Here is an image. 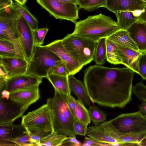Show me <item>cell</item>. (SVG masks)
Listing matches in <instances>:
<instances>
[{
	"label": "cell",
	"instance_id": "681fc988",
	"mask_svg": "<svg viewBox=\"0 0 146 146\" xmlns=\"http://www.w3.org/2000/svg\"><path fill=\"white\" fill-rule=\"evenodd\" d=\"M15 1L23 5H24L27 0H14Z\"/></svg>",
	"mask_w": 146,
	"mask_h": 146
},
{
	"label": "cell",
	"instance_id": "ffe728a7",
	"mask_svg": "<svg viewBox=\"0 0 146 146\" xmlns=\"http://www.w3.org/2000/svg\"><path fill=\"white\" fill-rule=\"evenodd\" d=\"M0 56L26 59L18 40L14 41L0 40Z\"/></svg>",
	"mask_w": 146,
	"mask_h": 146
},
{
	"label": "cell",
	"instance_id": "60d3db41",
	"mask_svg": "<svg viewBox=\"0 0 146 146\" xmlns=\"http://www.w3.org/2000/svg\"><path fill=\"white\" fill-rule=\"evenodd\" d=\"M67 104L68 107L75 118V111L76 100L71 94L68 96Z\"/></svg>",
	"mask_w": 146,
	"mask_h": 146
},
{
	"label": "cell",
	"instance_id": "8fae6325",
	"mask_svg": "<svg viewBox=\"0 0 146 146\" xmlns=\"http://www.w3.org/2000/svg\"><path fill=\"white\" fill-rule=\"evenodd\" d=\"M18 40L27 59L31 58L34 50V42L33 30L21 15L16 21Z\"/></svg>",
	"mask_w": 146,
	"mask_h": 146
},
{
	"label": "cell",
	"instance_id": "8d00e7d4",
	"mask_svg": "<svg viewBox=\"0 0 146 146\" xmlns=\"http://www.w3.org/2000/svg\"><path fill=\"white\" fill-rule=\"evenodd\" d=\"M88 125L82 123L76 118L74 122V127L76 135L85 136L87 133Z\"/></svg>",
	"mask_w": 146,
	"mask_h": 146
},
{
	"label": "cell",
	"instance_id": "484cf974",
	"mask_svg": "<svg viewBox=\"0 0 146 146\" xmlns=\"http://www.w3.org/2000/svg\"><path fill=\"white\" fill-rule=\"evenodd\" d=\"M13 5L18 11L33 30L38 29L37 19L30 13L25 6L16 1L13 2Z\"/></svg>",
	"mask_w": 146,
	"mask_h": 146
},
{
	"label": "cell",
	"instance_id": "1f68e13d",
	"mask_svg": "<svg viewBox=\"0 0 146 146\" xmlns=\"http://www.w3.org/2000/svg\"><path fill=\"white\" fill-rule=\"evenodd\" d=\"M146 135V131H145L121 135L115 146H122L123 144L125 143L138 144L139 141Z\"/></svg>",
	"mask_w": 146,
	"mask_h": 146
},
{
	"label": "cell",
	"instance_id": "f907efd6",
	"mask_svg": "<svg viewBox=\"0 0 146 146\" xmlns=\"http://www.w3.org/2000/svg\"><path fill=\"white\" fill-rule=\"evenodd\" d=\"M141 0L144 2H145L146 1V0Z\"/></svg>",
	"mask_w": 146,
	"mask_h": 146
},
{
	"label": "cell",
	"instance_id": "f1b7e54d",
	"mask_svg": "<svg viewBox=\"0 0 146 146\" xmlns=\"http://www.w3.org/2000/svg\"><path fill=\"white\" fill-rule=\"evenodd\" d=\"M76 118L80 122L87 125L90 124L91 120L88 110L80 100H76V106L75 111Z\"/></svg>",
	"mask_w": 146,
	"mask_h": 146
},
{
	"label": "cell",
	"instance_id": "ba28073f",
	"mask_svg": "<svg viewBox=\"0 0 146 146\" xmlns=\"http://www.w3.org/2000/svg\"><path fill=\"white\" fill-rule=\"evenodd\" d=\"M36 2L56 19H65L75 24L79 18L77 4L58 0H36Z\"/></svg>",
	"mask_w": 146,
	"mask_h": 146
},
{
	"label": "cell",
	"instance_id": "f6af8a7d",
	"mask_svg": "<svg viewBox=\"0 0 146 146\" xmlns=\"http://www.w3.org/2000/svg\"><path fill=\"white\" fill-rule=\"evenodd\" d=\"M0 146H18L17 144L12 142L3 141H0Z\"/></svg>",
	"mask_w": 146,
	"mask_h": 146
},
{
	"label": "cell",
	"instance_id": "44dd1931",
	"mask_svg": "<svg viewBox=\"0 0 146 146\" xmlns=\"http://www.w3.org/2000/svg\"><path fill=\"white\" fill-rule=\"evenodd\" d=\"M74 75L68 76L70 90L82 102L87 106H90V100L86 91L85 86L82 82L77 79Z\"/></svg>",
	"mask_w": 146,
	"mask_h": 146
},
{
	"label": "cell",
	"instance_id": "277c9868",
	"mask_svg": "<svg viewBox=\"0 0 146 146\" xmlns=\"http://www.w3.org/2000/svg\"><path fill=\"white\" fill-rule=\"evenodd\" d=\"M26 74L43 78L52 73L62 62L60 58L45 45H34Z\"/></svg>",
	"mask_w": 146,
	"mask_h": 146
},
{
	"label": "cell",
	"instance_id": "30bf717a",
	"mask_svg": "<svg viewBox=\"0 0 146 146\" xmlns=\"http://www.w3.org/2000/svg\"><path fill=\"white\" fill-rule=\"evenodd\" d=\"M86 135L96 141L109 146H115L120 136L110 120L94 124L88 128Z\"/></svg>",
	"mask_w": 146,
	"mask_h": 146
},
{
	"label": "cell",
	"instance_id": "4fadbf2b",
	"mask_svg": "<svg viewBox=\"0 0 146 146\" xmlns=\"http://www.w3.org/2000/svg\"><path fill=\"white\" fill-rule=\"evenodd\" d=\"M26 110L19 104L0 97V125L13 123Z\"/></svg>",
	"mask_w": 146,
	"mask_h": 146
},
{
	"label": "cell",
	"instance_id": "7a4b0ae2",
	"mask_svg": "<svg viewBox=\"0 0 146 146\" xmlns=\"http://www.w3.org/2000/svg\"><path fill=\"white\" fill-rule=\"evenodd\" d=\"M75 24L73 34L96 42L120 29L117 22L102 13L89 16Z\"/></svg>",
	"mask_w": 146,
	"mask_h": 146
},
{
	"label": "cell",
	"instance_id": "5bb4252c",
	"mask_svg": "<svg viewBox=\"0 0 146 146\" xmlns=\"http://www.w3.org/2000/svg\"><path fill=\"white\" fill-rule=\"evenodd\" d=\"M42 78L27 74L19 75L8 79L5 89L10 92L26 89L34 86L39 85L42 82Z\"/></svg>",
	"mask_w": 146,
	"mask_h": 146
},
{
	"label": "cell",
	"instance_id": "7c38bea8",
	"mask_svg": "<svg viewBox=\"0 0 146 146\" xmlns=\"http://www.w3.org/2000/svg\"><path fill=\"white\" fill-rule=\"evenodd\" d=\"M45 46L57 55L65 64L70 75H74L84 66V65L75 59L64 47L62 39L56 40Z\"/></svg>",
	"mask_w": 146,
	"mask_h": 146
},
{
	"label": "cell",
	"instance_id": "9a60e30c",
	"mask_svg": "<svg viewBox=\"0 0 146 146\" xmlns=\"http://www.w3.org/2000/svg\"><path fill=\"white\" fill-rule=\"evenodd\" d=\"M0 64L5 70L9 79L26 74L29 61L26 59L21 58L0 56Z\"/></svg>",
	"mask_w": 146,
	"mask_h": 146
},
{
	"label": "cell",
	"instance_id": "d4e9b609",
	"mask_svg": "<svg viewBox=\"0 0 146 146\" xmlns=\"http://www.w3.org/2000/svg\"><path fill=\"white\" fill-rule=\"evenodd\" d=\"M46 78L52 84L54 90L67 96L71 94L68 76L59 75L54 73L48 74Z\"/></svg>",
	"mask_w": 146,
	"mask_h": 146
},
{
	"label": "cell",
	"instance_id": "f35d334b",
	"mask_svg": "<svg viewBox=\"0 0 146 146\" xmlns=\"http://www.w3.org/2000/svg\"><path fill=\"white\" fill-rule=\"evenodd\" d=\"M82 143L78 140L76 135L68 136L61 146H82Z\"/></svg>",
	"mask_w": 146,
	"mask_h": 146
},
{
	"label": "cell",
	"instance_id": "cb8c5ba5",
	"mask_svg": "<svg viewBox=\"0 0 146 146\" xmlns=\"http://www.w3.org/2000/svg\"><path fill=\"white\" fill-rule=\"evenodd\" d=\"M108 38L116 44L139 51L127 30L119 29Z\"/></svg>",
	"mask_w": 146,
	"mask_h": 146
},
{
	"label": "cell",
	"instance_id": "b9f144b4",
	"mask_svg": "<svg viewBox=\"0 0 146 146\" xmlns=\"http://www.w3.org/2000/svg\"><path fill=\"white\" fill-rule=\"evenodd\" d=\"M139 20L146 23V1L139 16Z\"/></svg>",
	"mask_w": 146,
	"mask_h": 146
},
{
	"label": "cell",
	"instance_id": "f546056e",
	"mask_svg": "<svg viewBox=\"0 0 146 146\" xmlns=\"http://www.w3.org/2000/svg\"><path fill=\"white\" fill-rule=\"evenodd\" d=\"M106 0H77V5L79 9H83L89 11L105 7Z\"/></svg>",
	"mask_w": 146,
	"mask_h": 146
},
{
	"label": "cell",
	"instance_id": "7bdbcfd3",
	"mask_svg": "<svg viewBox=\"0 0 146 146\" xmlns=\"http://www.w3.org/2000/svg\"><path fill=\"white\" fill-rule=\"evenodd\" d=\"M139 106V111L143 115L146 116V101L142 100Z\"/></svg>",
	"mask_w": 146,
	"mask_h": 146
},
{
	"label": "cell",
	"instance_id": "4dcf8cb0",
	"mask_svg": "<svg viewBox=\"0 0 146 146\" xmlns=\"http://www.w3.org/2000/svg\"><path fill=\"white\" fill-rule=\"evenodd\" d=\"M67 136L54 132L43 139L40 146H61Z\"/></svg>",
	"mask_w": 146,
	"mask_h": 146
},
{
	"label": "cell",
	"instance_id": "d6a6232c",
	"mask_svg": "<svg viewBox=\"0 0 146 146\" xmlns=\"http://www.w3.org/2000/svg\"><path fill=\"white\" fill-rule=\"evenodd\" d=\"M88 110L91 121L93 123L102 122L106 120V114L97 107L90 106Z\"/></svg>",
	"mask_w": 146,
	"mask_h": 146
},
{
	"label": "cell",
	"instance_id": "4316f807",
	"mask_svg": "<svg viewBox=\"0 0 146 146\" xmlns=\"http://www.w3.org/2000/svg\"><path fill=\"white\" fill-rule=\"evenodd\" d=\"M106 60L111 64H122V60L117 52V45L108 38H106Z\"/></svg>",
	"mask_w": 146,
	"mask_h": 146
},
{
	"label": "cell",
	"instance_id": "8992f818",
	"mask_svg": "<svg viewBox=\"0 0 146 146\" xmlns=\"http://www.w3.org/2000/svg\"><path fill=\"white\" fill-rule=\"evenodd\" d=\"M62 40L64 47L81 64L85 65L94 60L97 42L72 33Z\"/></svg>",
	"mask_w": 146,
	"mask_h": 146
},
{
	"label": "cell",
	"instance_id": "ee69618b",
	"mask_svg": "<svg viewBox=\"0 0 146 146\" xmlns=\"http://www.w3.org/2000/svg\"><path fill=\"white\" fill-rule=\"evenodd\" d=\"M10 92L7 90L5 89L0 92V97L9 100V98Z\"/></svg>",
	"mask_w": 146,
	"mask_h": 146
},
{
	"label": "cell",
	"instance_id": "ac0fdd59",
	"mask_svg": "<svg viewBox=\"0 0 146 146\" xmlns=\"http://www.w3.org/2000/svg\"><path fill=\"white\" fill-rule=\"evenodd\" d=\"M139 51L146 52V23L138 20L127 30Z\"/></svg>",
	"mask_w": 146,
	"mask_h": 146
},
{
	"label": "cell",
	"instance_id": "e575fe53",
	"mask_svg": "<svg viewBox=\"0 0 146 146\" xmlns=\"http://www.w3.org/2000/svg\"><path fill=\"white\" fill-rule=\"evenodd\" d=\"M47 28H42L33 30L35 45H42L43 44L45 37L48 31Z\"/></svg>",
	"mask_w": 146,
	"mask_h": 146
},
{
	"label": "cell",
	"instance_id": "e0dca14e",
	"mask_svg": "<svg viewBox=\"0 0 146 146\" xmlns=\"http://www.w3.org/2000/svg\"><path fill=\"white\" fill-rule=\"evenodd\" d=\"M105 8L115 13L120 11H141L145 2L141 0H106Z\"/></svg>",
	"mask_w": 146,
	"mask_h": 146
},
{
	"label": "cell",
	"instance_id": "c3c4849f",
	"mask_svg": "<svg viewBox=\"0 0 146 146\" xmlns=\"http://www.w3.org/2000/svg\"><path fill=\"white\" fill-rule=\"evenodd\" d=\"M60 1L75 3L77 4V0H58Z\"/></svg>",
	"mask_w": 146,
	"mask_h": 146
},
{
	"label": "cell",
	"instance_id": "7dc6e473",
	"mask_svg": "<svg viewBox=\"0 0 146 146\" xmlns=\"http://www.w3.org/2000/svg\"><path fill=\"white\" fill-rule=\"evenodd\" d=\"M140 99L142 100L146 101V87L142 90L140 95Z\"/></svg>",
	"mask_w": 146,
	"mask_h": 146
},
{
	"label": "cell",
	"instance_id": "7402d4cb",
	"mask_svg": "<svg viewBox=\"0 0 146 146\" xmlns=\"http://www.w3.org/2000/svg\"><path fill=\"white\" fill-rule=\"evenodd\" d=\"M26 131V129L21 124L15 125L12 123L0 125V141L16 138Z\"/></svg>",
	"mask_w": 146,
	"mask_h": 146
},
{
	"label": "cell",
	"instance_id": "d6986e66",
	"mask_svg": "<svg viewBox=\"0 0 146 146\" xmlns=\"http://www.w3.org/2000/svg\"><path fill=\"white\" fill-rule=\"evenodd\" d=\"M116 44L118 48L117 52L122 60V64L138 74V61L141 52L139 51Z\"/></svg>",
	"mask_w": 146,
	"mask_h": 146
},
{
	"label": "cell",
	"instance_id": "52a82bcc",
	"mask_svg": "<svg viewBox=\"0 0 146 146\" xmlns=\"http://www.w3.org/2000/svg\"><path fill=\"white\" fill-rule=\"evenodd\" d=\"M110 120L120 136L146 131V116L139 111L122 113Z\"/></svg>",
	"mask_w": 146,
	"mask_h": 146
},
{
	"label": "cell",
	"instance_id": "6da1fadb",
	"mask_svg": "<svg viewBox=\"0 0 146 146\" xmlns=\"http://www.w3.org/2000/svg\"><path fill=\"white\" fill-rule=\"evenodd\" d=\"M134 72L126 68L95 65L84 72V84L92 103L123 108L131 101Z\"/></svg>",
	"mask_w": 146,
	"mask_h": 146
},
{
	"label": "cell",
	"instance_id": "3957f363",
	"mask_svg": "<svg viewBox=\"0 0 146 146\" xmlns=\"http://www.w3.org/2000/svg\"><path fill=\"white\" fill-rule=\"evenodd\" d=\"M54 90V97L47 100L52 111L54 132L67 136L76 135L73 126L76 118L68 106V96Z\"/></svg>",
	"mask_w": 146,
	"mask_h": 146
},
{
	"label": "cell",
	"instance_id": "5b68a950",
	"mask_svg": "<svg viewBox=\"0 0 146 146\" xmlns=\"http://www.w3.org/2000/svg\"><path fill=\"white\" fill-rule=\"evenodd\" d=\"M21 124L35 135L45 137L54 133L52 113L48 103L23 115Z\"/></svg>",
	"mask_w": 146,
	"mask_h": 146
},
{
	"label": "cell",
	"instance_id": "bcb514c9",
	"mask_svg": "<svg viewBox=\"0 0 146 146\" xmlns=\"http://www.w3.org/2000/svg\"><path fill=\"white\" fill-rule=\"evenodd\" d=\"M138 144L140 146H146V135L139 141Z\"/></svg>",
	"mask_w": 146,
	"mask_h": 146
},
{
	"label": "cell",
	"instance_id": "83f0119b",
	"mask_svg": "<svg viewBox=\"0 0 146 146\" xmlns=\"http://www.w3.org/2000/svg\"><path fill=\"white\" fill-rule=\"evenodd\" d=\"M106 60V38H103L97 42L94 60L96 64L102 65Z\"/></svg>",
	"mask_w": 146,
	"mask_h": 146
},
{
	"label": "cell",
	"instance_id": "ab89813d",
	"mask_svg": "<svg viewBox=\"0 0 146 146\" xmlns=\"http://www.w3.org/2000/svg\"><path fill=\"white\" fill-rule=\"evenodd\" d=\"M107 146L108 144L99 142L89 137H85L82 146Z\"/></svg>",
	"mask_w": 146,
	"mask_h": 146
},
{
	"label": "cell",
	"instance_id": "d590c367",
	"mask_svg": "<svg viewBox=\"0 0 146 146\" xmlns=\"http://www.w3.org/2000/svg\"><path fill=\"white\" fill-rule=\"evenodd\" d=\"M138 73L143 79L146 80V52H141L138 63Z\"/></svg>",
	"mask_w": 146,
	"mask_h": 146
},
{
	"label": "cell",
	"instance_id": "74e56055",
	"mask_svg": "<svg viewBox=\"0 0 146 146\" xmlns=\"http://www.w3.org/2000/svg\"><path fill=\"white\" fill-rule=\"evenodd\" d=\"M52 73L66 76L70 75V72L66 66L62 62L56 67Z\"/></svg>",
	"mask_w": 146,
	"mask_h": 146
},
{
	"label": "cell",
	"instance_id": "2e32d148",
	"mask_svg": "<svg viewBox=\"0 0 146 146\" xmlns=\"http://www.w3.org/2000/svg\"><path fill=\"white\" fill-rule=\"evenodd\" d=\"M39 85L11 92L9 99L19 104L27 110L31 105L39 99Z\"/></svg>",
	"mask_w": 146,
	"mask_h": 146
},
{
	"label": "cell",
	"instance_id": "603a6c76",
	"mask_svg": "<svg viewBox=\"0 0 146 146\" xmlns=\"http://www.w3.org/2000/svg\"><path fill=\"white\" fill-rule=\"evenodd\" d=\"M136 11H120L114 13L117 25L120 29L127 30L134 23L139 20V15Z\"/></svg>",
	"mask_w": 146,
	"mask_h": 146
},
{
	"label": "cell",
	"instance_id": "836d02e7",
	"mask_svg": "<svg viewBox=\"0 0 146 146\" xmlns=\"http://www.w3.org/2000/svg\"><path fill=\"white\" fill-rule=\"evenodd\" d=\"M12 142L18 146H36L32 141L27 131L20 136L13 139L6 141Z\"/></svg>",
	"mask_w": 146,
	"mask_h": 146
},
{
	"label": "cell",
	"instance_id": "9c48e42d",
	"mask_svg": "<svg viewBox=\"0 0 146 146\" xmlns=\"http://www.w3.org/2000/svg\"><path fill=\"white\" fill-rule=\"evenodd\" d=\"M20 15L13 4L0 9V40H18L16 21Z\"/></svg>",
	"mask_w": 146,
	"mask_h": 146
}]
</instances>
